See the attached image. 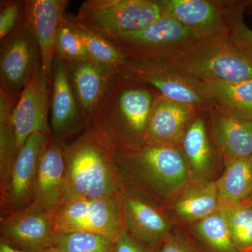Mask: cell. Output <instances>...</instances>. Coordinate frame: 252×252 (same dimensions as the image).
Here are the masks:
<instances>
[{"label": "cell", "instance_id": "cell-1", "mask_svg": "<svg viewBox=\"0 0 252 252\" xmlns=\"http://www.w3.org/2000/svg\"><path fill=\"white\" fill-rule=\"evenodd\" d=\"M158 94L114 72L86 130L110 154L144 145Z\"/></svg>", "mask_w": 252, "mask_h": 252}, {"label": "cell", "instance_id": "cell-2", "mask_svg": "<svg viewBox=\"0 0 252 252\" xmlns=\"http://www.w3.org/2000/svg\"><path fill=\"white\" fill-rule=\"evenodd\" d=\"M156 61L201 81L252 79V56L232 41L229 32L190 41Z\"/></svg>", "mask_w": 252, "mask_h": 252}, {"label": "cell", "instance_id": "cell-3", "mask_svg": "<svg viewBox=\"0 0 252 252\" xmlns=\"http://www.w3.org/2000/svg\"><path fill=\"white\" fill-rule=\"evenodd\" d=\"M112 157L120 186L129 180L155 197L178 190L189 180L188 162L177 146L144 144L117 149Z\"/></svg>", "mask_w": 252, "mask_h": 252}, {"label": "cell", "instance_id": "cell-4", "mask_svg": "<svg viewBox=\"0 0 252 252\" xmlns=\"http://www.w3.org/2000/svg\"><path fill=\"white\" fill-rule=\"evenodd\" d=\"M62 144L65 161L63 203L77 199L119 198L122 188L112 154L89 130L72 143Z\"/></svg>", "mask_w": 252, "mask_h": 252}, {"label": "cell", "instance_id": "cell-5", "mask_svg": "<svg viewBox=\"0 0 252 252\" xmlns=\"http://www.w3.org/2000/svg\"><path fill=\"white\" fill-rule=\"evenodd\" d=\"M162 16L160 1L87 0L75 16L68 18L99 36L112 37L140 31Z\"/></svg>", "mask_w": 252, "mask_h": 252}, {"label": "cell", "instance_id": "cell-6", "mask_svg": "<svg viewBox=\"0 0 252 252\" xmlns=\"http://www.w3.org/2000/svg\"><path fill=\"white\" fill-rule=\"evenodd\" d=\"M115 73L127 80L149 86L176 102L198 109L214 107L201 81L177 70L162 61L125 59Z\"/></svg>", "mask_w": 252, "mask_h": 252}, {"label": "cell", "instance_id": "cell-7", "mask_svg": "<svg viewBox=\"0 0 252 252\" xmlns=\"http://www.w3.org/2000/svg\"><path fill=\"white\" fill-rule=\"evenodd\" d=\"M104 38L126 59L156 61L172 50L203 36L174 18L163 16L140 31Z\"/></svg>", "mask_w": 252, "mask_h": 252}, {"label": "cell", "instance_id": "cell-8", "mask_svg": "<svg viewBox=\"0 0 252 252\" xmlns=\"http://www.w3.org/2000/svg\"><path fill=\"white\" fill-rule=\"evenodd\" d=\"M52 218L56 232H89L114 241L124 230L119 198L69 200L59 207Z\"/></svg>", "mask_w": 252, "mask_h": 252}, {"label": "cell", "instance_id": "cell-9", "mask_svg": "<svg viewBox=\"0 0 252 252\" xmlns=\"http://www.w3.org/2000/svg\"><path fill=\"white\" fill-rule=\"evenodd\" d=\"M51 135L36 132L28 137L14 158L7 186L1 193V217L34 202L41 155Z\"/></svg>", "mask_w": 252, "mask_h": 252}, {"label": "cell", "instance_id": "cell-10", "mask_svg": "<svg viewBox=\"0 0 252 252\" xmlns=\"http://www.w3.org/2000/svg\"><path fill=\"white\" fill-rule=\"evenodd\" d=\"M51 85L40 64L21 91L13 117L14 158L32 134L43 132L51 135L49 123Z\"/></svg>", "mask_w": 252, "mask_h": 252}, {"label": "cell", "instance_id": "cell-11", "mask_svg": "<svg viewBox=\"0 0 252 252\" xmlns=\"http://www.w3.org/2000/svg\"><path fill=\"white\" fill-rule=\"evenodd\" d=\"M1 240L26 252L54 248L57 232L52 215L36 204L1 217Z\"/></svg>", "mask_w": 252, "mask_h": 252}, {"label": "cell", "instance_id": "cell-12", "mask_svg": "<svg viewBox=\"0 0 252 252\" xmlns=\"http://www.w3.org/2000/svg\"><path fill=\"white\" fill-rule=\"evenodd\" d=\"M1 44V88L20 95L32 73L41 64L39 45L25 21Z\"/></svg>", "mask_w": 252, "mask_h": 252}, {"label": "cell", "instance_id": "cell-13", "mask_svg": "<svg viewBox=\"0 0 252 252\" xmlns=\"http://www.w3.org/2000/svg\"><path fill=\"white\" fill-rule=\"evenodd\" d=\"M51 117L49 125L51 137L64 142L69 137L85 129L86 124L69 79L67 62L56 54L51 73Z\"/></svg>", "mask_w": 252, "mask_h": 252}, {"label": "cell", "instance_id": "cell-14", "mask_svg": "<svg viewBox=\"0 0 252 252\" xmlns=\"http://www.w3.org/2000/svg\"><path fill=\"white\" fill-rule=\"evenodd\" d=\"M119 203L124 229L138 243L155 245L170 235L168 220L149 200L122 189Z\"/></svg>", "mask_w": 252, "mask_h": 252}, {"label": "cell", "instance_id": "cell-15", "mask_svg": "<svg viewBox=\"0 0 252 252\" xmlns=\"http://www.w3.org/2000/svg\"><path fill=\"white\" fill-rule=\"evenodd\" d=\"M66 0L24 1V21L32 32L40 51L41 67L51 82L53 63L56 56V32L66 17Z\"/></svg>", "mask_w": 252, "mask_h": 252}, {"label": "cell", "instance_id": "cell-16", "mask_svg": "<svg viewBox=\"0 0 252 252\" xmlns=\"http://www.w3.org/2000/svg\"><path fill=\"white\" fill-rule=\"evenodd\" d=\"M195 107L158 94L152 108L145 144L177 146L182 143Z\"/></svg>", "mask_w": 252, "mask_h": 252}, {"label": "cell", "instance_id": "cell-17", "mask_svg": "<svg viewBox=\"0 0 252 252\" xmlns=\"http://www.w3.org/2000/svg\"><path fill=\"white\" fill-rule=\"evenodd\" d=\"M67 63L71 85L87 130L114 72L92 60Z\"/></svg>", "mask_w": 252, "mask_h": 252}, {"label": "cell", "instance_id": "cell-18", "mask_svg": "<svg viewBox=\"0 0 252 252\" xmlns=\"http://www.w3.org/2000/svg\"><path fill=\"white\" fill-rule=\"evenodd\" d=\"M64 161L62 142L50 137L41 155L33 203L53 215L62 205Z\"/></svg>", "mask_w": 252, "mask_h": 252}, {"label": "cell", "instance_id": "cell-19", "mask_svg": "<svg viewBox=\"0 0 252 252\" xmlns=\"http://www.w3.org/2000/svg\"><path fill=\"white\" fill-rule=\"evenodd\" d=\"M163 16L174 18L203 37L229 32L222 10L207 0H161Z\"/></svg>", "mask_w": 252, "mask_h": 252}, {"label": "cell", "instance_id": "cell-20", "mask_svg": "<svg viewBox=\"0 0 252 252\" xmlns=\"http://www.w3.org/2000/svg\"><path fill=\"white\" fill-rule=\"evenodd\" d=\"M212 109L215 132L225 162L252 157V121L235 117L216 106Z\"/></svg>", "mask_w": 252, "mask_h": 252}, {"label": "cell", "instance_id": "cell-21", "mask_svg": "<svg viewBox=\"0 0 252 252\" xmlns=\"http://www.w3.org/2000/svg\"><path fill=\"white\" fill-rule=\"evenodd\" d=\"M202 82L214 106L240 119L252 121V79L237 83Z\"/></svg>", "mask_w": 252, "mask_h": 252}, {"label": "cell", "instance_id": "cell-22", "mask_svg": "<svg viewBox=\"0 0 252 252\" xmlns=\"http://www.w3.org/2000/svg\"><path fill=\"white\" fill-rule=\"evenodd\" d=\"M224 173L217 181L221 207L246 201L252 195V157L225 162Z\"/></svg>", "mask_w": 252, "mask_h": 252}, {"label": "cell", "instance_id": "cell-23", "mask_svg": "<svg viewBox=\"0 0 252 252\" xmlns=\"http://www.w3.org/2000/svg\"><path fill=\"white\" fill-rule=\"evenodd\" d=\"M216 182L197 183L177 200L175 211L188 221L198 222L221 208Z\"/></svg>", "mask_w": 252, "mask_h": 252}, {"label": "cell", "instance_id": "cell-24", "mask_svg": "<svg viewBox=\"0 0 252 252\" xmlns=\"http://www.w3.org/2000/svg\"><path fill=\"white\" fill-rule=\"evenodd\" d=\"M18 94L0 87V192L4 191L14 159L13 117Z\"/></svg>", "mask_w": 252, "mask_h": 252}, {"label": "cell", "instance_id": "cell-25", "mask_svg": "<svg viewBox=\"0 0 252 252\" xmlns=\"http://www.w3.org/2000/svg\"><path fill=\"white\" fill-rule=\"evenodd\" d=\"M182 144L190 170L198 177L206 175L211 167L212 153L202 118H197L189 125Z\"/></svg>", "mask_w": 252, "mask_h": 252}, {"label": "cell", "instance_id": "cell-26", "mask_svg": "<svg viewBox=\"0 0 252 252\" xmlns=\"http://www.w3.org/2000/svg\"><path fill=\"white\" fill-rule=\"evenodd\" d=\"M195 230L212 252H239L222 207L197 222Z\"/></svg>", "mask_w": 252, "mask_h": 252}, {"label": "cell", "instance_id": "cell-27", "mask_svg": "<svg viewBox=\"0 0 252 252\" xmlns=\"http://www.w3.org/2000/svg\"><path fill=\"white\" fill-rule=\"evenodd\" d=\"M67 18L70 27L77 33L85 45L92 61L109 68L115 72L117 68L124 63L125 58L107 39L74 24Z\"/></svg>", "mask_w": 252, "mask_h": 252}, {"label": "cell", "instance_id": "cell-28", "mask_svg": "<svg viewBox=\"0 0 252 252\" xmlns=\"http://www.w3.org/2000/svg\"><path fill=\"white\" fill-rule=\"evenodd\" d=\"M114 240L89 232H57L54 248L59 252H112Z\"/></svg>", "mask_w": 252, "mask_h": 252}, {"label": "cell", "instance_id": "cell-29", "mask_svg": "<svg viewBox=\"0 0 252 252\" xmlns=\"http://www.w3.org/2000/svg\"><path fill=\"white\" fill-rule=\"evenodd\" d=\"M232 238L239 252L252 251V205L248 202L223 207Z\"/></svg>", "mask_w": 252, "mask_h": 252}, {"label": "cell", "instance_id": "cell-30", "mask_svg": "<svg viewBox=\"0 0 252 252\" xmlns=\"http://www.w3.org/2000/svg\"><path fill=\"white\" fill-rule=\"evenodd\" d=\"M55 49L56 54L66 62L92 60L84 43L68 23L67 17L64 18L56 32Z\"/></svg>", "mask_w": 252, "mask_h": 252}, {"label": "cell", "instance_id": "cell-31", "mask_svg": "<svg viewBox=\"0 0 252 252\" xmlns=\"http://www.w3.org/2000/svg\"><path fill=\"white\" fill-rule=\"evenodd\" d=\"M24 1H1L0 39L11 35L24 21Z\"/></svg>", "mask_w": 252, "mask_h": 252}, {"label": "cell", "instance_id": "cell-32", "mask_svg": "<svg viewBox=\"0 0 252 252\" xmlns=\"http://www.w3.org/2000/svg\"><path fill=\"white\" fill-rule=\"evenodd\" d=\"M240 7L235 13L230 14L228 25L230 39L237 45L243 48L252 56V29L244 23Z\"/></svg>", "mask_w": 252, "mask_h": 252}, {"label": "cell", "instance_id": "cell-33", "mask_svg": "<svg viewBox=\"0 0 252 252\" xmlns=\"http://www.w3.org/2000/svg\"><path fill=\"white\" fill-rule=\"evenodd\" d=\"M112 252H147L142 244L132 238L125 230L115 239Z\"/></svg>", "mask_w": 252, "mask_h": 252}, {"label": "cell", "instance_id": "cell-34", "mask_svg": "<svg viewBox=\"0 0 252 252\" xmlns=\"http://www.w3.org/2000/svg\"><path fill=\"white\" fill-rule=\"evenodd\" d=\"M158 252H199L185 238L180 236L168 237L162 242Z\"/></svg>", "mask_w": 252, "mask_h": 252}, {"label": "cell", "instance_id": "cell-35", "mask_svg": "<svg viewBox=\"0 0 252 252\" xmlns=\"http://www.w3.org/2000/svg\"><path fill=\"white\" fill-rule=\"evenodd\" d=\"M0 252H26L23 251V250H19V249L14 248V247L11 246V245L6 243V242L3 241V240H0Z\"/></svg>", "mask_w": 252, "mask_h": 252}, {"label": "cell", "instance_id": "cell-36", "mask_svg": "<svg viewBox=\"0 0 252 252\" xmlns=\"http://www.w3.org/2000/svg\"><path fill=\"white\" fill-rule=\"evenodd\" d=\"M45 252H59L57 251V250H56V249L51 248V249H50V250H47V251H46Z\"/></svg>", "mask_w": 252, "mask_h": 252}, {"label": "cell", "instance_id": "cell-37", "mask_svg": "<svg viewBox=\"0 0 252 252\" xmlns=\"http://www.w3.org/2000/svg\"><path fill=\"white\" fill-rule=\"evenodd\" d=\"M245 202H248V203L251 204V205H252V195H251V196H250V198H249L248 200H246V201Z\"/></svg>", "mask_w": 252, "mask_h": 252}, {"label": "cell", "instance_id": "cell-38", "mask_svg": "<svg viewBox=\"0 0 252 252\" xmlns=\"http://www.w3.org/2000/svg\"></svg>", "mask_w": 252, "mask_h": 252}]
</instances>
